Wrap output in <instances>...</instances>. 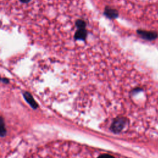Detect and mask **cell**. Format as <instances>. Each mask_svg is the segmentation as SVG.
I'll use <instances>...</instances> for the list:
<instances>
[{
  "instance_id": "1",
  "label": "cell",
  "mask_w": 158,
  "mask_h": 158,
  "mask_svg": "<svg viewBox=\"0 0 158 158\" xmlns=\"http://www.w3.org/2000/svg\"><path fill=\"white\" fill-rule=\"evenodd\" d=\"M138 34L142 38L148 40H152L157 38V34L154 31H148L145 30H138Z\"/></svg>"
},
{
  "instance_id": "2",
  "label": "cell",
  "mask_w": 158,
  "mask_h": 158,
  "mask_svg": "<svg viewBox=\"0 0 158 158\" xmlns=\"http://www.w3.org/2000/svg\"><path fill=\"white\" fill-rule=\"evenodd\" d=\"M87 35V32L85 28H78L77 31L75 34V38L77 40H85Z\"/></svg>"
},
{
  "instance_id": "3",
  "label": "cell",
  "mask_w": 158,
  "mask_h": 158,
  "mask_svg": "<svg viewBox=\"0 0 158 158\" xmlns=\"http://www.w3.org/2000/svg\"><path fill=\"white\" fill-rule=\"evenodd\" d=\"M104 13L107 17L110 19H114L118 16V12L116 10L108 7L105 9Z\"/></svg>"
},
{
  "instance_id": "4",
  "label": "cell",
  "mask_w": 158,
  "mask_h": 158,
  "mask_svg": "<svg viewBox=\"0 0 158 158\" xmlns=\"http://www.w3.org/2000/svg\"><path fill=\"white\" fill-rule=\"evenodd\" d=\"M24 96L27 100V101L31 105V106L33 108H36L37 107V104L36 103V102L34 101V99H33L32 96L29 94L26 93L24 94Z\"/></svg>"
},
{
  "instance_id": "5",
  "label": "cell",
  "mask_w": 158,
  "mask_h": 158,
  "mask_svg": "<svg viewBox=\"0 0 158 158\" xmlns=\"http://www.w3.org/2000/svg\"><path fill=\"white\" fill-rule=\"evenodd\" d=\"M6 134V129L4 126V120L2 117H0V135L3 136Z\"/></svg>"
},
{
  "instance_id": "6",
  "label": "cell",
  "mask_w": 158,
  "mask_h": 158,
  "mask_svg": "<svg viewBox=\"0 0 158 158\" xmlns=\"http://www.w3.org/2000/svg\"><path fill=\"white\" fill-rule=\"evenodd\" d=\"M76 25L77 26L78 28H85L86 23H85V22L84 21H83L81 20H77V22L76 23Z\"/></svg>"
}]
</instances>
